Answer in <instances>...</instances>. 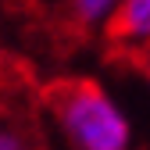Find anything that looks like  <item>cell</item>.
Instances as JSON below:
<instances>
[{
  "label": "cell",
  "mask_w": 150,
  "mask_h": 150,
  "mask_svg": "<svg viewBox=\"0 0 150 150\" xmlns=\"http://www.w3.org/2000/svg\"><path fill=\"white\" fill-rule=\"evenodd\" d=\"M43 111L57 122L64 139L75 150H125L129 125L122 111L111 104L100 82L82 75H64L40 89Z\"/></svg>",
  "instance_id": "cell-1"
},
{
  "label": "cell",
  "mask_w": 150,
  "mask_h": 150,
  "mask_svg": "<svg viewBox=\"0 0 150 150\" xmlns=\"http://www.w3.org/2000/svg\"><path fill=\"white\" fill-rule=\"evenodd\" d=\"M32 71L0 54V150H47L36 122Z\"/></svg>",
  "instance_id": "cell-2"
},
{
  "label": "cell",
  "mask_w": 150,
  "mask_h": 150,
  "mask_svg": "<svg viewBox=\"0 0 150 150\" xmlns=\"http://www.w3.org/2000/svg\"><path fill=\"white\" fill-rule=\"evenodd\" d=\"M107 57L143 68L150 61V0H122L104 29Z\"/></svg>",
  "instance_id": "cell-3"
},
{
  "label": "cell",
  "mask_w": 150,
  "mask_h": 150,
  "mask_svg": "<svg viewBox=\"0 0 150 150\" xmlns=\"http://www.w3.org/2000/svg\"><path fill=\"white\" fill-rule=\"evenodd\" d=\"M115 4V0H64V11H61V22L57 32L61 36H86V29L97 22V18Z\"/></svg>",
  "instance_id": "cell-4"
},
{
  "label": "cell",
  "mask_w": 150,
  "mask_h": 150,
  "mask_svg": "<svg viewBox=\"0 0 150 150\" xmlns=\"http://www.w3.org/2000/svg\"><path fill=\"white\" fill-rule=\"evenodd\" d=\"M143 75H150V61H146V64H143Z\"/></svg>",
  "instance_id": "cell-5"
}]
</instances>
